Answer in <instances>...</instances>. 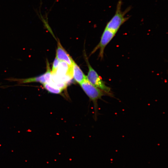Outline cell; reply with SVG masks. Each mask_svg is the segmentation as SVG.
Listing matches in <instances>:
<instances>
[{
    "mask_svg": "<svg viewBox=\"0 0 168 168\" xmlns=\"http://www.w3.org/2000/svg\"><path fill=\"white\" fill-rule=\"evenodd\" d=\"M79 84L86 95L94 102L100 99L105 94L104 92L91 83L87 78Z\"/></svg>",
    "mask_w": 168,
    "mask_h": 168,
    "instance_id": "obj_3",
    "label": "cell"
},
{
    "mask_svg": "<svg viewBox=\"0 0 168 168\" xmlns=\"http://www.w3.org/2000/svg\"><path fill=\"white\" fill-rule=\"evenodd\" d=\"M122 4L121 0H119L117 5L115 14L107 23L105 28L116 33L120 26L128 19V17H125V15L130 9L128 8L124 11H122Z\"/></svg>",
    "mask_w": 168,
    "mask_h": 168,
    "instance_id": "obj_1",
    "label": "cell"
},
{
    "mask_svg": "<svg viewBox=\"0 0 168 168\" xmlns=\"http://www.w3.org/2000/svg\"><path fill=\"white\" fill-rule=\"evenodd\" d=\"M44 73L46 83H49L51 80L52 73L48 61L46 62V71Z\"/></svg>",
    "mask_w": 168,
    "mask_h": 168,
    "instance_id": "obj_8",
    "label": "cell"
},
{
    "mask_svg": "<svg viewBox=\"0 0 168 168\" xmlns=\"http://www.w3.org/2000/svg\"><path fill=\"white\" fill-rule=\"evenodd\" d=\"M73 77L74 80L79 84L83 82L86 78L79 67L74 61L72 63Z\"/></svg>",
    "mask_w": 168,
    "mask_h": 168,
    "instance_id": "obj_6",
    "label": "cell"
},
{
    "mask_svg": "<svg viewBox=\"0 0 168 168\" xmlns=\"http://www.w3.org/2000/svg\"><path fill=\"white\" fill-rule=\"evenodd\" d=\"M56 57L60 61L66 62L70 67H72L73 60L63 47L59 41L58 43Z\"/></svg>",
    "mask_w": 168,
    "mask_h": 168,
    "instance_id": "obj_5",
    "label": "cell"
},
{
    "mask_svg": "<svg viewBox=\"0 0 168 168\" xmlns=\"http://www.w3.org/2000/svg\"><path fill=\"white\" fill-rule=\"evenodd\" d=\"M44 88L49 92L55 94H60L63 90L55 87L48 83H45L43 84Z\"/></svg>",
    "mask_w": 168,
    "mask_h": 168,
    "instance_id": "obj_7",
    "label": "cell"
},
{
    "mask_svg": "<svg viewBox=\"0 0 168 168\" xmlns=\"http://www.w3.org/2000/svg\"><path fill=\"white\" fill-rule=\"evenodd\" d=\"M60 60L56 57L55 58L53 63L52 74H56L59 65Z\"/></svg>",
    "mask_w": 168,
    "mask_h": 168,
    "instance_id": "obj_9",
    "label": "cell"
},
{
    "mask_svg": "<svg viewBox=\"0 0 168 168\" xmlns=\"http://www.w3.org/2000/svg\"><path fill=\"white\" fill-rule=\"evenodd\" d=\"M89 71L86 78L88 81L94 86L100 89L108 94L112 95L110 88L107 86L101 77L92 68L87 60Z\"/></svg>",
    "mask_w": 168,
    "mask_h": 168,
    "instance_id": "obj_2",
    "label": "cell"
},
{
    "mask_svg": "<svg viewBox=\"0 0 168 168\" xmlns=\"http://www.w3.org/2000/svg\"><path fill=\"white\" fill-rule=\"evenodd\" d=\"M116 33L107 29L105 28L99 43L94 50V52H95L97 49H100L99 57L101 58L103 57L104 49L114 36Z\"/></svg>",
    "mask_w": 168,
    "mask_h": 168,
    "instance_id": "obj_4",
    "label": "cell"
}]
</instances>
